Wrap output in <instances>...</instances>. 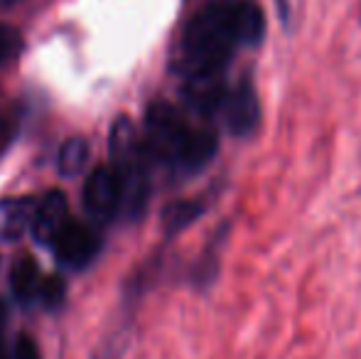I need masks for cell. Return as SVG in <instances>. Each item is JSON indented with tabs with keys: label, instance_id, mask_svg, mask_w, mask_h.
<instances>
[{
	"label": "cell",
	"instance_id": "obj_1",
	"mask_svg": "<svg viewBox=\"0 0 361 359\" xmlns=\"http://www.w3.org/2000/svg\"><path fill=\"white\" fill-rule=\"evenodd\" d=\"M263 35L266 18L253 0H212L182 28L172 49V72L182 82L224 77L233 54L261 44Z\"/></svg>",
	"mask_w": 361,
	"mask_h": 359
},
{
	"label": "cell",
	"instance_id": "obj_2",
	"mask_svg": "<svg viewBox=\"0 0 361 359\" xmlns=\"http://www.w3.org/2000/svg\"><path fill=\"white\" fill-rule=\"evenodd\" d=\"M143 140L152 163L177 178H190L207 168L219 150V135L209 121L197 118L185 106L152 101L145 111Z\"/></svg>",
	"mask_w": 361,
	"mask_h": 359
},
{
	"label": "cell",
	"instance_id": "obj_3",
	"mask_svg": "<svg viewBox=\"0 0 361 359\" xmlns=\"http://www.w3.org/2000/svg\"><path fill=\"white\" fill-rule=\"evenodd\" d=\"M109 150L111 165L123 180V217L138 219L150 200V168L155 165L145 148L143 130L135 128L130 118L121 116L111 123Z\"/></svg>",
	"mask_w": 361,
	"mask_h": 359
},
{
	"label": "cell",
	"instance_id": "obj_4",
	"mask_svg": "<svg viewBox=\"0 0 361 359\" xmlns=\"http://www.w3.org/2000/svg\"><path fill=\"white\" fill-rule=\"evenodd\" d=\"M84 209L94 221H111L123 214V180L114 165H99L86 178Z\"/></svg>",
	"mask_w": 361,
	"mask_h": 359
},
{
	"label": "cell",
	"instance_id": "obj_5",
	"mask_svg": "<svg viewBox=\"0 0 361 359\" xmlns=\"http://www.w3.org/2000/svg\"><path fill=\"white\" fill-rule=\"evenodd\" d=\"M261 121V104H258V94L253 89L251 79H238L231 82L224 99L221 114H219V123L228 130L231 135H251L258 128Z\"/></svg>",
	"mask_w": 361,
	"mask_h": 359
},
{
	"label": "cell",
	"instance_id": "obj_6",
	"mask_svg": "<svg viewBox=\"0 0 361 359\" xmlns=\"http://www.w3.org/2000/svg\"><path fill=\"white\" fill-rule=\"evenodd\" d=\"M54 256L64 269L84 271L101 251V236L81 221H67L59 236L52 244Z\"/></svg>",
	"mask_w": 361,
	"mask_h": 359
},
{
	"label": "cell",
	"instance_id": "obj_7",
	"mask_svg": "<svg viewBox=\"0 0 361 359\" xmlns=\"http://www.w3.org/2000/svg\"><path fill=\"white\" fill-rule=\"evenodd\" d=\"M69 221V205L64 192L49 190L44 197H39L37 202V214H35L32 224V236L39 244H54V239L59 236V231L67 226Z\"/></svg>",
	"mask_w": 361,
	"mask_h": 359
},
{
	"label": "cell",
	"instance_id": "obj_8",
	"mask_svg": "<svg viewBox=\"0 0 361 359\" xmlns=\"http://www.w3.org/2000/svg\"><path fill=\"white\" fill-rule=\"evenodd\" d=\"M37 202L35 197H5L0 200V241L23 239L27 231H32L35 214H37Z\"/></svg>",
	"mask_w": 361,
	"mask_h": 359
},
{
	"label": "cell",
	"instance_id": "obj_9",
	"mask_svg": "<svg viewBox=\"0 0 361 359\" xmlns=\"http://www.w3.org/2000/svg\"><path fill=\"white\" fill-rule=\"evenodd\" d=\"M44 281H47V276L37 266V261L30 256H23L10 273V286H13V293L20 303H39Z\"/></svg>",
	"mask_w": 361,
	"mask_h": 359
},
{
	"label": "cell",
	"instance_id": "obj_10",
	"mask_svg": "<svg viewBox=\"0 0 361 359\" xmlns=\"http://www.w3.org/2000/svg\"><path fill=\"white\" fill-rule=\"evenodd\" d=\"M207 209V197H195V200H180L172 202L165 212H162V226H165L167 236L180 234L182 229L197 221Z\"/></svg>",
	"mask_w": 361,
	"mask_h": 359
},
{
	"label": "cell",
	"instance_id": "obj_11",
	"mask_svg": "<svg viewBox=\"0 0 361 359\" xmlns=\"http://www.w3.org/2000/svg\"><path fill=\"white\" fill-rule=\"evenodd\" d=\"M86 163H89V143H86L84 138H79V135L64 140L57 153L59 173H62L64 178H74V175H79L81 170L86 168Z\"/></svg>",
	"mask_w": 361,
	"mask_h": 359
},
{
	"label": "cell",
	"instance_id": "obj_12",
	"mask_svg": "<svg viewBox=\"0 0 361 359\" xmlns=\"http://www.w3.org/2000/svg\"><path fill=\"white\" fill-rule=\"evenodd\" d=\"M224 239H226V226L216 231L214 241L207 246L204 256L200 259V264L195 266V283L197 286H209L216 276V269H219V249H221Z\"/></svg>",
	"mask_w": 361,
	"mask_h": 359
},
{
	"label": "cell",
	"instance_id": "obj_13",
	"mask_svg": "<svg viewBox=\"0 0 361 359\" xmlns=\"http://www.w3.org/2000/svg\"><path fill=\"white\" fill-rule=\"evenodd\" d=\"M23 52V35L10 25L0 23V69L13 64Z\"/></svg>",
	"mask_w": 361,
	"mask_h": 359
},
{
	"label": "cell",
	"instance_id": "obj_14",
	"mask_svg": "<svg viewBox=\"0 0 361 359\" xmlns=\"http://www.w3.org/2000/svg\"><path fill=\"white\" fill-rule=\"evenodd\" d=\"M64 298H67V283H64L59 276H47L39 303H42V305L47 308V310H54V308L62 305Z\"/></svg>",
	"mask_w": 361,
	"mask_h": 359
},
{
	"label": "cell",
	"instance_id": "obj_15",
	"mask_svg": "<svg viewBox=\"0 0 361 359\" xmlns=\"http://www.w3.org/2000/svg\"><path fill=\"white\" fill-rule=\"evenodd\" d=\"M13 359H42L37 342H35L30 335H18L15 347H13Z\"/></svg>",
	"mask_w": 361,
	"mask_h": 359
},
{
	"label": "cell",
	"instance_id": "obj_16",
	"mask_svg": "<svg viewBox=\"0 0 361 359\" xmlns=\"http://www.w3.org/2000/svg\"><path fill=\"white\" fill-rule=\"evenodd\" d=\"M13 135V121L5 114H0V145H5Z\"/></svg>",
	"mask_w": 361,
	"mask_h": 359
},
{
	"label": "cell",
	"instance_id": "obj_17",
	"mask_svg": "<svg viewBox=\"0 0 361 359\" xmlns=\"http://www.w3.org/2000/svg\"><path fill=\"white\" fill-rule=\"evenodd\" d=\"M3 325H5V312L0 308V359H3Z\"/></svg>",
	"mask_w": 361,
	"mask_h": 359
},
{
	"label": "cell",
	"instance_id": "obj_18",
	"mask_svg": "<svg viewBox=\"0 0 361 359\" xmlns=\"http://www.w3.org/2000/svg\"><path fill=\"white\" fill-rule=\"evenodd\" d=\"M20 3H25V0H0V10H3V8H13V5H20Z\"/></svg>",
	"mask_w": 361,
	"mask_h": 359
}]
</instances>
